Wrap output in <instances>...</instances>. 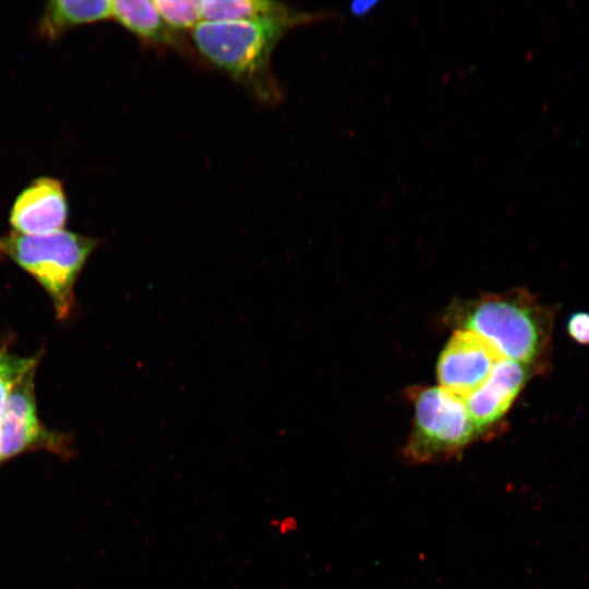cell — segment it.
I'll use <instances>...</instances> for the list:
<instances>
[{
  "mask_svg": "<svg viewBox=\"0 0 589 589\" xmlns=\"http://www.w3.org/2000/svg\"><path fill=\"white\" fill-rule=\"evenodd\" d=\"M556 306L543 303L527 288L456 298L445 309L443 324L468 329L489 340L506 359L544 375L552 365Z\"/></svg>",
  "mask_w": 589,
  "mask_h": 589,
  "instance_id": "6da1fadb",
  "label": "cell"
},
{
  "mask_svg": "<svg viewBox=\"0 0 589 589\" xmlns=\"http://www.w3.org/2000/svg\"><path fill=\"white\" fill-rule=\"evenodd\" d=\"M292 26L276 21H201L192 33L199 51L263 98L276 96L271 56Z\"/></svg>",
  "mask_w": 589,
  "mask_h": 589,
  "instance_id": "7a4b0ae2",
  "label": "cell"
},
{
  "mask_svg": "<svg viewBox=\"0 0 589 589\" xmlns=\"http://www.w3.org/2000/svg\"><path fill=\"white\" fill-rule=\"evenodd\" d=\"M413 416L401 457L410 465L447 461L479 441L462 399L440 386L414 385L406 390Z\"/></svg>",
  "mask_w": 589,
  "mask_h": 589,
  "instance_id": "3957f363",
  "label": "cell"
},
{
  "mask_svg": "<svg viewBox=\"0 0 589 589\" xmlns=\"http://www.w3.org/2000/svg\"><path fill=\"white\" fill-rule=\"evenodd\" d=\"M97 241L72 231L28 236L12 232L0 238V254L32 274L50 296L59 318L73 308V286Z\"/></svg>",
  "mask_w": 589,
  "mask_h": 589,
  "instance_id": "277c9868",
  "label": "cell"
},
{
  "mask_svg": "<svg viewBox=\"0 0 589 589\" xmlns=\"http://www.w3.org/2000/svg\"><path fill=\"white\" fill-rule=\"evenodd\" d=\"M505 359L479 334L468 329H454L437 358V386L466 400L489 380Z\"/></svg>",
  "mask_w": 589,
  "mask_h": 589,
  "instance_id": "5b68a950",
  "label": "cell"
},
{
  "mask_svg": "<svg viewBox=\"0 0 589 589\" xmlns=\"http://www.w3.org/2000/svg\"><path fill=\"white\" fill-rule=\"evenodd\" d=\"M536 374L527 366L505 359L489 380L465 401L479 440L498 436L515 401Z\"/></svg>",
  "mask_w": 589,
  "mask_h": 589,
  "instance_id": "8992f818",
  "label": "cell"
},
{
  "mask_svg": "<svg viewBox=\"0 0 589 589\" xmlns=\"http://www.w3.org/2000/svg\"><path fill=\"white\" fill-rule=\"evenodd\" d=\"M69 216L68 199L60 180L39 177L14 200L10 224L15 232L28 236L62 230Z\"/></svg>",
  "mask_w": 589,
  "mask_h": 589,
  "instance_id": "52a82bcc",
  "label": "cell"
},
{
  "mask_svg": "<svg viewBox=\"0 0 589 589\" xmlns=\"http://www.w3.org/2000/svg\"><path fill=\"white\" fill-rule=\"evenodd\" d=\"M40 434L33 369L12 388L0 416V459L23 452L33 445Z\"/></svg>",
  "mask_w": 589,
  "mask_h": 589,
  "instance_id": "ba28073f",
  "label": "cell"
},
{
  "mask_svg": "<svg viewBox=\"0 0 589 589\" xmlns=\"http://www.w3.org/2000/svg\"><path fill=\"white\" fill-rule=\"evenodd\" d=\"M200 8L204 21H276L292 27L333 16L332 12H302L267 0H203Z\"/></svg>",
  "mask_w": 589,
  "mask_h": 589,
  "instance_id": "9c48e42d",
  "label": "cell"
},
{
  "mask_svg": "<svg viewBox=\"0 0 589 589\" xmlns=\"http://www.w3.org/2000/svg\"><path fill=\"white\" fill-rule=\"evenodd\" d=\"M112 16L108 0H53L46 3L37 22V34L55 40L70 28Z\"/></svg>",
  "mask_w": 589,
  "mask_h": 589,
  "instance_id": "30bf717a",
  "label": "cell"
},
{
  "mask_svg": "<svg viewBox=\"0 0 589 589\" xmlns=\"http://www.w3.org/2000/svg\"><path fill=\"white\" fill-rule=\"evenodd\" d=\"M112 16L140 38L157 45L173 44L171 29L163 20L154 1H111Z\"/></svg>",
  "mask_w": 589,
  "mask_h": 589,
  "instance_id": "8fae6325",
  "label": "cell"
},
{
  "mask_svg": "<svg viewBox=\"0 0 589 589\" xmlns=\"http://www.w3.org/2000/svg\"><path fill=\"white\" fill-rule=\"evenodd\" d=\"M154 3L170 29H192L201 22L200 1L154 0Z\"/></svg>",
  "mask_w": 589,
  "mask_h": 589,
  "instance_id": "7c38bea8",
  "label": "cell"
},
{
  "mask_svg": "<svg viewBox=\"0 0 589 589\" xmlns=\"http://www.w3.org/2000/svg\"><path fill=\"white\" fill-rule=\"evenodd\" d=\"M34 368V359L19 358L0 350V416L12 388Z\"/></svg>",
  "mask_w": 589,
  "mask_h": 589,
  "instance_id": "4fadbf2b",
  "label": "cell"
},
{
  "mask_svg": "<svg viewBox=\"0 0 589 589\" xmlns=\"http://www.w3.org/2000/svg\"><path fill=\"white\" fill-rule=\"evenodd\" d=\"M566 333L575 342L589 346V312L572 313L566 321Z\"/></svg>",
  "mask_w": 589,
  "mask_h": 589,
  "instance_id": "5bb4252c",
  "label": "cell"
},
{
  "mask_svg": "<svg viewBox=\"0 0 589 589\" xmlns=\"http://www.w3.org/2000/svg\"><path fill=\"white\" fill-rule=\"evenodd\" d=\"M377 4V0H356L349 4V10L352 15L360 17L369 14Z\"/></svg>",
  "mask_w": 589,
  "mask_h": 589,
  "instance_id": "9a60e30c",
  "label": "cell"
}]
</instances>
